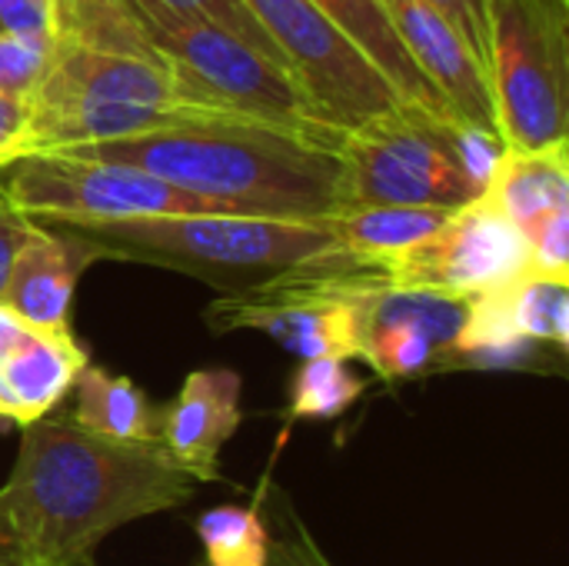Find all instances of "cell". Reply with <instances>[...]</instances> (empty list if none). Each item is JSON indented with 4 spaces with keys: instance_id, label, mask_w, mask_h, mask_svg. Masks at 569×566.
Here are the masks:
<instances>
[{
    "instance_id": "1",
    "label": "cell",
    "mask_w": 569,
    "mask_h": 566,
    "mask_svg": "<svg viewBox=\"0 0 569 566\" xmlns=\"http://www.w3.org/2000/svg\"><path fill=\"white\" fill-rule=\"evenodd\" d=\"M197 487L160 440H110L50 410L20 427L0 484V547L30 566H97L107 534L183 507Z\"/></svg>"
},
{
    "instance_id": "2",
    "label": "cell",
    "mask_w": 569,
    "mask_h": 566,
    "mask_svg": "<svg viewBox=\"0 0 569 566\" xmlns=\"http://www.w3.org/2000/svg\"><path fill=\"white\" fill-rule=\"evenodd\" d=\"M340 137L240 117L197 113L133 137L63 147V153L143 167L237 214L333 217L340 200Z\"/></svg>"
},
{
    "instance_id": "3",
    "label": "cell",
    "mask_w": 569,
    "mask_h": 566,
    "mask_svg": "<svg viewBox=\"0 0 569 566\" xmlns=\"http://www.w3.org/2000/svg\"><path fill=\"white\" fill-rule=\"evenodd\" d=\"M500 153V133L400 100L343 130L340 200L343 207L403 203L460 210L487 193Z\"/></svg>"
},
{
    "instance_id": "4",
    "label": "cell",
    "mask_w": 569,
    "mask_h": 566,
    "mask_svg": "<svg viewBox=\"0 0 569 566\" xmlns=\"http://www.w3.org/2000/svg\"><path fill=\"white\" fill-rule=\"evenodd\" d=\"M83 237L97 260H133L240 290L337 247L330 220L267 214H163L133 220L60 224Z\"/></svg>"
},
{
    "instance_id": "5",
    "label": "cell",
    "mask_w": 569,
    "mask_h": 566,
    "mask_svg": "<svg viewBox=\"0 0 569 566\" xmlns=\"http://www.w3.org/2000/svg\"><path fill=\"white\" fill-rule=\"evenodd\" d=\"M23 107L27 153L133 137L210 113L187 107L167 70L130 57L93 53L73 43H50L43 73Z\"/></svg>"
},
{
    "instance_id": "6",
    "label": "cell",
    "mask_w": 569,
    "mask_h": 566,
    "mask_svg": "<svg viewBox=\"0 0 569 566\" xmlns=\"http://www.w3.org/2000/svg\"><path fill=\"white\" fill-rule=\"evenodd\" d=\"M150 43L160 50L170 83L187 107L210 113H240L303 133L340 137L307 103L297 80L227 27L183 13L163 0H127Z\"/></svg>"
},
{
    "instance_id": "7",
    "label": "cell",
    "mask_w": 569,
    "mask_h": 566,
    "mask_svg": "<svg viewBox=\"0 0 569 566\" xmlns=\"http://www.w3.org/2000/svg\"><path fill=\"white\" fill-rule=\"evenodd\" d=\"M380 284H390L380 260L333 247L257 284L227 290L207 307V324L213 334L260 330L300 360H360L363 304Z\"/></svg>"
},
{
    "instance_id": "8",
    "label": "cell",
    "mask_w": 569,
    "mask_h": 566,
    "mask_svg": "<svg viewBox=\"0 0 569 566\" xmlns=\"http://www.w3.org/2000/svg\"><path fill=\"white\" fill-rule=\"evenodd\" d=\"M487 83L503 150L567 143V0H487Z\"/></svg>"
},
{
    "instance_id": "9",
    "label": "cell",
    "mask_w": 569,
    "mask_h": 566,
    "mask_svg": "<svg viewBox=\"0 0 569 566\" xmlns=\"http://www.w3.org/2000/svg\"><path fill=\"white\" fill-rule=\"evenodd\" d=\"M7 200L33 224L133 220L163 214H237L210 197L190 193L143 167L120 160L33 150L0 170Z\"/></svg>"
},
{
    "instance_id": "10",
    "label": "cell",
    "mask_w": 569,
    "mask_h": 566,
    "mask_svg": "<svg viewBox=\"0 0 569 566\" xmlns=\"http://www.w3.org/2000/svg\"><path fill=\"white\" fill-rule=\"evenodd\" d=\"M243 7L273 40L283 67L323 123L350 130L403 100L380 67L313 0H243Z\"/></svg>"
},
{
    "instance_id": "11",
    "label": "cell",
    "mask_w": 569,
    "mask_h": 566,
    "mask_svg": "<svg viewBox=\"0 0 569 566\" xmlns=\"http://www.w3.org/2000/svg\"><path fill=\"white\" fill-rule=\"evenodd\" d=\"M393 287L477 297L530 270V244L490 200H473L427 240L380 260Z\"/></svg>"
},
{
    "instance_id": "12",
    "label": "cell",
    "mask_w": 569,
    "mask_h": 566,
    "mask_svg": "<svg viewBox=\"0 0 569 566\" xmlns=\"http://www.w3.org/2000/svg\"><path fill=\"white\" fill-rule=\"evenodd\" d=\"M87 364L70 330H40L0 304V424L27 427L57 410Z\"/></svg>"
},
{
    "instance_id": "13",
    "label": "cell",
    "mask_w": 569,
    "mask_h": 566,
    "mask_svg": "<svg viewBox=\"0 0 569 566\" xmlns=\"http://www.w3.org/2000/svg\"><path fill=\"white\" fill-rule=\"evenodd\" d=\"M380 7L417 70L443 97L447 110L457 120L497 133L487 70L457 27L430 0H380Z\"/></svg>"
},
{
    "instance_id": "14",
    "label": "cell",
    "mask_w": 569,
    "mask_h": 566,
    "mask_svg": "<svg viewBox=\"0 0 569 566\" xmlns=\"http://www.w3.org/2000/svg\"><path fill=\"white\" fill-rule=\"evenodd\" d=\"M240 374L227 367L190 370L177 400L160 407V447L200 484L220 480V450L237 434Z\"/></svg>"
},
{
    "instance_id": "15",
    "label": "cell",
    "mask_w": 569,
    "mask_h": 566,
    "mask_svg": "<svg viewBox=\"0 0 569 566\" xmlns=\"http://www.w3.org/2000/svg\"><path fill=\"white\" fill-rule=\"evenodd\" d=\"M93 260V247L73 230L60 224H37L10 264L0 304L40 330H70L73 290Z\"/></svg>"
},
{
    "instance_id": "16",
    "label": "cell",
    "mask_w": 569,
    "mask_h": 566,
    "mask_svg": "<svg viewBox=\"0 0 569 566\" xmlns=\"http://www.w3.org/2000/svg\"><path fill=\"white\" fill-rule=\"evenodd\" d=\"M483 200H490L523 237L547 217L569 210V147L547 150H503Z\"/></svg>"
},
{
    "instance_id": "17",
    "label": "cell",
    "mask_w": 569,
    "mask_h": 566,
    "mask_svg": "<svg viewBox=\"0 0 569 566\" xmlns=\"http://www.w3.org/2000/svg\"><path fill=\"white\" fill-rule=\"evenodd\" d=\"M70 390L77 427L110 440H160V407L130 377L87 364Z\"/></svg>"
},
{
    "instance_id": "18",
    "label": "cell",
    "mask_w": 569,
    "mask_h": 566,
    "mask_svg": "<svg viewBox=\"0 0 569 566\" xmlns=\"http://www.w3.org/2000/svg\"><path fill=\"white\" fill-rule=\"evenodd\" d=\"M50 43H73L167 70L127 0H50Z\"/></svg>"
},
{
    "instance_id": "19",
    "label": "cell",
    "mask_w": 569,
    "mask_h": 566,
    "mask_svg": "<svg viewBox=\"0 0 569 566\" xmlns=\"http://www.w3.org/2000/svg\"><path fill=\"white\" fill-rule=\"evenodd\" d=\"M313 3L337 20V27L380 67V73L397 87V93L403 100L450 113L443 97L437 93V87L417 70V63L397 40L380 0H313Z\"/></svg>"
},
{
    "instance_id": "20",
    "label": "cell",
    "mask_w": 569,
    "mask_h": 566,
    "mask_svg": "<svg viewBox=\"0 0 569 566\" xmlns=\"http://www.w3.org/2000/svg\"><path fill=\"white\" fill-rule=\"evenodd\" d=\"M453 210L443 207H403V203H363V207H343L330 220L333 240L340 250L387 260L430 234H437Z\"/></svg>"
},
{
    "instance_id": "21",
    "label": "cell",
    "mask_w": 569,
    "mask_h": 566,
    "mask_svg": "<svg viewBox=\"0 0 569 566\" xmlns=\"http://www.w3.org/2000/svg\"><path fill=\"white\" fill-rule=\"evenodd\" d=\"M500 304L507 324L517 337L557 347H569V284L567 277L523 274L513 284L500 287Z\"/></svg>"
},
{
    "instance_id": "22",
    "label": "cell",
    "mask_w": 569,
    "mask_h": 566,
    "mask_svg": "<svg viewBox=\"0 0 569 566\" xmlns=\"http://www.w3.org/2000/svg\"><path fill=\"white\" fill-rule=\"evenodd\" d=\"M203 566H267L270 534L257 507H213L200 514Z\"/></svg>"
},
{
    "instance_id": "23",
    "label": "cell",
    "mask_w": 569,
    "mask_h": 566,
    "mask_svg": "<svg viewBox=\"0 0 569 566\" xmlns=\"http://www.w3.org/2000/svg\"><path fill=\"white\" fill-rule=\"evenodd\" d=\"M363 380L340 357H310L290 377V417L330 420L357 404Z\"/></svg>"
},
{
    "instance_id": "24",
    "label": "cell",
    "mask_w": 569,
    "mask_h": 566,
    "mask_svg": "<svg viewBox=\"0 0 569 566\" xmlns=\"http://www.w3.org/2000/svg\"><path fill=\"white\" fill-rule=\"evenodd\" d=\"M257 510L270 534L267 566H333L323 557V550L313 540V534L307 530V524L297 517L290 497L280 487H273L270 480H263V487L257 490Z\"/></svg>"
},
{
    "instance_id": "25",
    "label": "cell",
    "mask_w": 569,
    "mask_h": 566,
    "mask_svg": "<svg viewBox=\"0 0 569 566\" xmlns=\"http://www.w3.org/2000/svg\"><path fill=\"white\" fill-rule=\"evenodd\" d=\"M47 53H50V43H37V40L0 30V93L27 100V93L43 73Z\"/></svg>"
},
{
    "instance_id": "26",
    "label": "cell",
    "mask_w": 569,
    "mask_h": 566,
    "mask_svg": "<svg viewBox=\"0 0 569 566\" xmlns=\"http://www.w3.org/2000/svg\"><path fill=\"white\" fill-rule=\"evenodd\" d=\"M163 3H170V7H177V10H183V13H200V17H207V20L227 27L230 33L243 37L247 43H253L260 53H267L270 60H277V63L283 67L280 50H277L273 40L260 30V23H257L253 13L243 7V0H163ZM287 73H290V70H287Z\"/></svg>"
},
{
    "instance_id": "27",
    "label": "cell",
    "mask_w": 569,
    "mask_h": 566,
    "mask_svg": "<svg viewBox=\"0 0 569 566\" xmlns=\"http://www.w3.org/2000/svg\"><path fill=\"white\" fill-rule=\"evenodd\" d=\"M530 274L567 277L569 274V210L547 217L530 237Z\"/></svg>"
},
{
    "instance_id": "28",
    "label": "cell",
    "mask_w": 569,
    "mask_h": 566,
    "mask_svg": "<svg viewBox=\"0 0 569 566\" xmlns=\"http://www.w3.org/2000/svg\"><path fill=\"white\" fill-rule=\"evenodd\" d=\"M470 43L477 60L487 70V0H430Z\"/></svg>"
},
{
    "instance_id": "29",
    "label": "cell",
    "mask_w": 569,
    "mask_h": 566,
    "mask_svg": "<svg viewBox=\"0 0 569 566\" xmlns=\"http://www.w3.org/2000/svg\"><path fill=\"white\" fill-rule=\"evenodd\" d=\"M0 30L50 43V0H0Z\"/></svg>"
},
{
    "instance_id": "30",
    "label": "cell",
    "mask_w": 569,
    "mask_h": 566,
    "mask_svg": "<svg viewBox=\"0 0 569 566\" xmlns=\"http://www.w3.org/2000/svg\"><path fill=\"white\" fill-rule=\"evenodd\" d=\"M33 230H37V224H33L27 214H20V210L7 200V193H3V187H0V297H3V284H7L10 264H13L17 250L30 240Z\"/></svg>"
},
{
    "instance_id": "31",
    "label": "cell",
    "mask_w": 569,
    "mask_h": 566,
    "mask_svg": "<svg viewBox=\"0 0 569 566\" xmlns=\"http://www.w3.org/2000/svg\"><path fill=\"white\" fill-rule=\"evenodd\" d=\"M23 123H27L23 100L0 93V170L27 153V147H23Z\"/></svg>"
},
{
    "instance_id": "32",
    "label": "cell",
    "mask_w": 569,
    "mask_h": 566,
    "mask_svg": "<svg viewBox=\"0 0 569 566\" xmlns=\"http://www.w3.org/2000/svg\"><path fill=\"white\" fill-rule=\"evenodd\" d=\"M0 566H30L20 554H13V550H7V547H0Z\"/></svg>"
}]
</instances>
